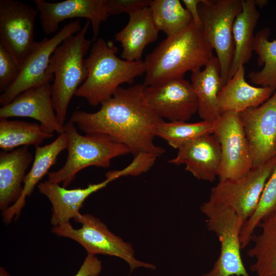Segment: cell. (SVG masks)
<instances>
[{
    "label": "cell",
    "mask_w": 276,
    "mask_h": 276,
    "mask_svg": "<svg viewBox=\"0 0 276 276\" xmlns=\"http://www.w3.org/2000/svg\"><path fill=\"white\" fill-rule=\"evenodd\" d=\"M270 31L264 28L255 35L252 49L258 55V64L263 66L248 74L250 81L262 87L276 89V40H269Z\"/></svg>",
    "instance_id": "27"
},
{
    "label": "cell",
    "mask_w": 276,
    "mask_h": 276,
    "mask_svg": "<svg viewBox=\"0 0 276 276\" xmlns=\"http://www.w3.org/2000/svg\"><path fill=\"white\" fill-rule=\"evenodd\" d=\"M276 211V165L265 186L257 209L243 224L241 233L242 249L251 240L255 229L268 215Z\"/></svg>",
    "instance_id": "30"
},
{
    "label": "cell",
    "mask_w": 276,
    "mask_h": 276,
    "mask_svg": "<svg viewBox=\"0 0 276 276\" xmlns=\"http://www.w3.org/2000/svg\"><path fill=\"white\" fill-rule=\"evenodd\" d=\"M149 7L156 28L167 37L182 31L193 21L179 0H151Z\"/></svg>",
    "instance_id": "28"
},
{
    "label": "cell",
    "mask_w": 276,
    "mask_h": 276,
    "mask_svg": "<svg viewBox=\"0 0 276 276\" xmlns=\"http://www.w3.org/2000/svg\"><path fill=\"white\" fill-rule=\"evenodd\" d=\"M243 0H201L198 6L203 36L214 50L219 61L224 85L234 53L233 28L235 19L242 9Z\"/></svg>",
    "instance_id": "8"
},
{
    "label": "cell",
    "mask_w": 276,
    "mask_h": 276,
    "mask_svg": "<svg viewBox=\"0 0 276 276\" xmlns=\"http://www.w3.org/2000/svg\"><path fill=\"white\" fill-rule=\"evenodd\" d=\"M34 158L28 146L0 153V209L15 202L22 190L26 171Z\"/></svg>",
    "instance_id": "22"
},
{
    "label": "cell",
    "mask_w": 276,
    "mask_h": 276,
    "mask_svg": "<svg viewBox=\"0 0 276 276\" xmlns=\"http://www.w3.org/2000/svg\"><path fill=\"white\" fill-rule=\"evenodd\" d=\"M67 156L63 166L48 173V180L68 187L77 174L90 166L108 168L115 157L130 153L129 148L109 137L97 133L81 134L71 121L64 124Z\"/></svg>",
    "instance_id": "5"
},
{
    "label": "cell",
    "mask_w": 276,
    "mask_h": 276,
    "mask_svg": "<svg viewBox=\"0 0 276 276\" xmlns=\"http://www.w3.org/2000/svg\"><path fill=\"white\" fill-rule=\"evenodd\" d=\"M51 79L33 86L0 108V119L26 117L36 120L48 132H64V125L58 120L51 98Z\"/></svg>",
    "instance_id": "16"
},
{
    "label": "cell",
    "mask_w": 276,
    "mask_h": 276,
    "mask_svg": "<svg viewBox=\"0 0 276 276\" xmlns=\"http://www.w3.org/2000/svg\"><path fill=\"white\" fill-rule=\"evenodd\" d=\"M151 0H107L110 15L128 14L149 7Z\"/></svg>",
    "instance_id": "33"
},
{
    "label": "cell",
    "mask_w": 276,
    "mask_h": 276,
    "mask_svg": "<svg viewBox=\"0 0 276 276\" xmlns=\"http://www.w3.org/2000/svg\"><path fill=\"white\" fill-rule=\"evenodd\" d=\"M118 48L111 41L97 39L84 59L87 77L75 96L84 98L89 105L98 106L112 97L120 85L131 84L145 73L144 61H130L117 56Z\"/></svg>",
    "instance_id": "3"
},
{
    "label": "cell",
    "mask_w": 276,
    "mask_h": 276,
    "mask_svg": "<svg viewBox=\"0 0 276 276\" xmlns=\"http://www.w3.org/2000/svg\"><path fill=\"white\" fill-rule=\"evenodd\" d=\"M213 50L192 21L182 31L167 37L147 55L143 84L157 85L200 70L214 56Z\"/></svg>",
    "instance_id": "2"
},
{
    "label": "cell",
    "mask_w": 276,
    "mask_h": 276,
    "mask_svg": "<svg viewBox=\"0 0 276 276\" xmlns=\"http://www.w3.org/2000/svg\"><path fill=\"white\" fill-rule=\"evenodd\" d=\"M275 165L276 157L238 179L219 181L212 189L209 200L232 209L244 224L255 212Z\"/></svg>",
    "instance_id": "9"
},
{
    "label": "cell",
    "mask_w": 276,
    "mask_h": 276,
    "mask_svg": "<svg viewBox=\"0 0 276 276\" xmlns=\"http://www.w3.org/2000/svg\"><path fill=\"white\" fill-rule=\"evenodd\" d=\"M258 226L261 232L252 236L254 245L247 252L255 261L250 269L257 276H276V211L263 219Z\"/></svg>",
    "instance_id": "25"
},
{
    "label": "cell",
    "mask_w": 276,
    "mask_h": 276,
    "mask_svg": "<svg viewBox=\"0 0 276 276\" xmlns=\"http://www.w3.org/2000/svg\"><path fill=\"white\" fill-rule=\"evenodd\" d=\"M138 84L120 87L94 112L76 110L70 121L85 134L105 135L127 146L133 156L148 153L158 157L165 149L155 144L158 126L164 122L151 108Z\"/></svg>",
    "instance_id": "1"
},
{
    "label": "cell",
    "mask_w": 276,
    "mask_h": 276,
    "mask_svg": "<svg viewBox=\"0 0 276 276\" xmlns=\"http://www.w3.org/2000/svg\"><path fill=\"white\" fill-rule=\"evenodd\" d=\"M81 28L80 20L77 19L65 25L52 37L36 41L22 63L17 79L0 96L1 105H6L25 90L47 79H53L50 65L53 54L65 39Z\"/></svg>",
    "instance_id": "10"
},
{
    "label": "cell",
    "mask_w": 276,
    "mask_h": 276,
    "mask_svg": "<svg viewBox=\"0 0 276 276\" xmlns=\"http://www.w3.org/2000/svg\"><path fill=\"white\" fill-rule=\"evenodd\" d=\"M53 136L40 124L19 120H0V147L11 151L17 147L40 146Z\"/></svg>",
    "instance_id": "26"
},
{
    "label": "cell",
    "mask_w": 276,
    "mask_h": 276,
    "mask_svg": "<svg viewBox=\"0 0 276 276\" xmlns=\"http://www.w3.org/2000/svg\"><path fill=\"white\" fill-rule=\"evenodd\" d=\"M0 276H10L7 271L3 267L0 268Z\"/></svg>",
    "instance_id": "37"
},
{
    "label": "cell",
    "mask_w": 276,
    "mask_h": 276,
    "mask_svg": "<svg viewBox=\"0 0 276 276\" xmlns=\"http://www.w3.org/2000/svg\"><path fill=\"white\" fill-rule=\"evenodd\" d=\"M201 0H182L185 7L190 13L193 22L200 30H202V24L198 10V6Z\"/></svg>",
    "instance_id": "35"
},
{
    "label": "cell",
    "mask_w": 276,
    "mask_h": 276,
    "mask_svg": "<svg viewBox=\"0 0 276 276\" xmlns=\"http://www.w3.org/2000/svg\"><path fill=\"white\" fill-rule=\"evenodd\" d=\"M214 127L215 121H164L158 126L156 135L166 141L170 146L178 149L189 141L213 134Z\"/></svg>",
    "instance_id": "29"
},
{
    "label": "cell",
    "mask_w": 276,
    "mask_h": 276,
    "mask_svg": "<svg viewBox=\"0 0 276 276\" xmlns=\"http://www.w3.org/2000/svg\"><path fill=\"white\" fill-rule=\"evenodd\" d=\"M75 221L82 226L75 228L68 223L53 226L52 232L77 242L88 255L101 254L121 258L128 263L131 271L140 267L155 269L154 265L136 259L131 244L111 232L99 218L81 214Z\"/></svg>",
    "instance_id": "7"
},
{
    "label": "cell",
    "mask_w": 276,
    "mask_h": 276,
    "mask_svg": "<svg viewBox=\"0 0 276 276\" xmlns=\"http://www.w3.org/2000/svg\"><path fill=\"white\" fill-rule=\"evenodd\" d=\"M255 3L257 6L262 7L265 6L267 3V1L265 0H255Z\"/></svg>",
    "instance_id": "36"
},
{
    "label": "cell",
    "mask_w": 276,
    "mask_h": 276,
    "mask_svg": "<svg viewBox=\"0 0 276 276\" xmlns=\"http://www.w3.org/2000/svg\"><path fill=\"white\" fill-rule=\"evenodd\" d=\"M102 268L101 261L98 258L87 255L74 276H98Z\"/></svg>",
    "instance_id": "34"
},
{
    "label": "cell",
    "mask_w": 276,
    "mask_h": 276,
    "mask_svg": "<svg viewBox=\"0 0 276 276\" xmlns=\"http://www.w3.org/2000/svg\"><path fill=\"white\" fill-rule=\"evenodd\" d=\"M239 114L248 141L252 167L276 157V89L261 105Z\"/></svg>",
    "instance_id": "13"
},
{
    "label": "cell",
    "mask_w": 276,
    "mask_h": 276,
    "mask_svg": "<svg viewBox=\"0 0 276 276\" xmlns=\"http://www.w3.org/2000/svg\"><path fill=\"white\" fill-rule=\"evenodd\" d=\"M157 156L148 153H140L134 156L132 161L120 170L108 171L105 177H112L115 179L126 176H137L148 171L154 165Z\"/></svg>",
    "instance_id": "32"
},
{
    "label": "cell",
    "mask_w": 276,
    "mask_h": 276,
    "mask_svg": "<svg viewBox=\"0 0 276 276\" xmlns=\"http://www.w3.org/2000/svg\"><path fill=\"white\" fill-rule=\"evenodd\" d=\"M144 94L153 110L170 122L187 121L198 111L192 84L184 77L157 85L145 86Z\"/></svg>",
    "instance_id": "15"
},
{
    "label": "cell",
    "mask_w": 276,
    "mask_h": 276,
    "mask_svg": "<svg viewBox=\"0 0 276 276\" xmlns=\"http://www.w3.org/2000/svg\"><path fill=\"white\" fill-rule=\"evenodd\" d=\"M90 25L87 20L78 32L57 48L51 57L50 65L54 76L52 101L57 117L63 125L69 104L87 77L84 57L91 44L86 37Z\"/></svg>",
    "instance_id": "4"
},
{
    "label": "cell",
    "mask_w": 276,
    "mask_h": 276,
    "mask_svg": "<svg viewBox=\"0 0 276 276\" xmlns=\"http://www.w3.org/2000/svg\"><path fill=\"white\" fill-rule=\"evenodd\" d=\"M200 209L208 229L216 235L220 243V255L212 269L200 276H250L241 255L242 221L230 208L210 200Z\"/></svg>",
    "instance_id": "6"
},
{
    "label": "cell",
    "mask_w": 276,
    "mask_h": 276,
    "mask_svg": "<svg viewBox=\"0 0 276 276\" xmlns=\"http://www.w3.org/2000/svg\"><path fill=\"white\" fill-rule=\"evenodd\" d=\"M260 15L255 0H243L242 9L236 17L233 25L234 53L229 80L239 67L247 63L251 58L254 33Z\"/></svg>",
    "instance_id": "24"
},
{
    "label": "cell",
    "mask_w": 276,
    "mask_h": 276,
    "mask_svg": "<svg viewBox=\"0 0 276 276\" xmlns=\"http://www.w3.org/2000/svg\"><path fill=\"white\" fill-rule=\"evenodd\" d=\"M275 90L269 87H256L245 79V67H239L220 90L218 99L220 114L226 112L241 113L259 106L267 100Z\"/></svg>",
    "instance_id": "20"
},
{
    "label": "cell",
    "mask_w": 276,
    "mask_h": 276,
    "mask_svg": "<svg viewBox=\"0 0 276 276\" xmlns=\"http://www.w3.org/2000/svg\"><path fill=\"white\" fill-rule=\"evenodd\" d=\"M158 32L149 7L129 14L127 25L114 35L123 48L122 58L141 61L144 49L157 40Z\"/></svg>",
    "instance_id": "21"
},
{
    "label": "cell",
    "mask_w": 276,
    "mask_h": 276,
    "mask_svg": "<svg viewBox=\"0 0 276 276\" xmlns=\"http://www.w3.org/2000/svg\"><path fill=\"white\" fill-rule=\"evenodd\" d=\"M37 9L24 2L0 1V44L7 48L20 68L33 47Z\"/></svg>",
    "instance_id": "12"
},
{
    "label": "cell",
    "mask_w": 276,
    "mask_h": 276,
    "mask_svg": "<svg viewBox=\"0 0 276 276\" xmlns=\"http://www.w3.org/2000/svg\"><path fill=\"white\" fill-rule=\"evenodd\" d=\"M221 161L220 144L213 134H208L183 145L169 162L185 165V170L197 179L212 182L218 176Z\"/></svg>",
    "instance_id": "17"
},
{
    "label": "cell",
    "mask_w": 276,
    "mask_h": 276,
    "mask_svg": "<svg viewBox=\"0 0 276 276\" xmlns=\"http://www.w3.org/2000/svg\"><path fill=\"white\" fill-rule=\"evenodd\" d=\"M191 80L197 100V112L200 118L203 120L215 121L220 115L218 96L224 86L217 58L214 56L203 70L192 73Z\"/></svg>",
    "instance_id": "23"
},
{
    "label": "cell",
    "mask_w": 276,
    "mask_h": 276,
    "mask_svg": "<svg viewBox=\"0 0 276 276\" xmlns=\"http://www.w3.org/2000/svg\"><path fill=\"white\" fill-rule=\"evenodd\" d=\"M20 66L12 54L0 44V92L3 93L17 79Z\"/></svg>",
    "instance_id": "31"
},
{
    "label": "cell",
    "mask_w": 276,
    "mask_h": 276,
    "mask_svg": "<svg viewBox=\"0 0 276 276\" xmlns=\"http://www.w3.org/2000/svg\"><path fill=\"white\" fill-rule=\"evenodd\" d=\"M114 180L107 177L101 182L90 183L84 188L73 189H67L49 180L38 183L39 192L46 196L52 205L51 223L54 226L70 223L71 219L75 220L81 214L80 210L86 199Z\"/></svg>",
    "instance_id": "18"
},
{
    "label": "cell",
    "mask_w": 276,
    "mask_h": 276,
    "mask_svg": "<svg viewBox=\"0 0 276 276\" xmlns=\"http://www.w3.org/2000/svg\"><path fill=\"white\" fill-rule=\"evenodd\" d=\"M221 151L219 181L238 179L252 168L247 137L239 113L226 112L215 121L213 133Z\"/></svg>",
    "instance_id": "11"
},
{
    "label": "cell",
    "mask_w": 276,
    "mask_h": 276,
    "mask_svg": "<svg viewBox=\"0 0 276 276\" xmlns=\"http://www.w3.org/2000/svg\"><path fill=\"white\" fill-rule=\"evenodd\" d=\"M67 136L63 133L51 143L35 147V155L30 170L26 174L22 193L17 200L2 212L4 222L10 223L13 219H17L25 205L26 198L30 196L35 186L56 162L60 153L66 149Z\"/></svg>",
    "instance_id": "19"
},
{
    "label": "cell",
    "mask_w": 276,
    "mask_h": 276,
    "mask_svg": "<svg viewBox=\"0 0 276 276\" xmlns=\"http://www.w3.org/2000/svg\"><path fill=\"white\" fill-rule=\"evenodd\" d=\"M41 28L46 35L56 33L59 24L71 18H86L91 25L96 41L101 24L110 16L107 0H65L51 2L35 0Z\"/></svg>",
    "instance_id": "14"
}]
</instances>
